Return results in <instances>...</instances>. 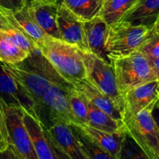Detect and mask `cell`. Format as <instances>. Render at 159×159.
<instances>
[{
	"label": "cell",
	"mask_w": 159,
	"mask_h": 159,
	"mask_svg": "<svg viewBox=\"0 0 159 159\" xmlns=\"http://www.w3.org/2000/svg\"><path fill=\"white\" fill-rule=\"evenodd\" d=\"M70 111L76 125H87L88 107L87 99L73 86L69 93Z\"/></svg>",
	"instance_id": "cell-24"
},
{
	"label": "cell",
	"mask_w": 159,
	"mask_h": 159,
	"mask_svg": "<svg viewBox=\"0 0 159 159\" xmlns=\"http://www.w3.org/2000/svg\"><path fill=\"white\" fill-rule=\"evenodd\" d=\"M137 0H104L99 16L109 26L123 19Z\"/></svg>",
	"instance_id": "cell-21"
},
{
	"label": "cell",
	"mask_w": 159,
	"mask_h": 159,
	"mask_svg": "<svg viewBox=\"0 0 159 159\" xmlns=\"http://www.w3.org/2000/svg\"><path fill=\"white\" fill-rule=\"evenodd\" d=\"M25 1H26V4H27V3L29 2H31V0H25Z\"/></svg>",
	"instance_id": "cell-34"
},
{
	"label": "cell",
	"mask_w": 159,
	"mask_h": 159,
	"mask_svg": "<svg viewBox=\"0 0 159 159\" xmlns=\"http://www.w3.org/2000/svg\"><path fill=\"white\" fill-rule=\"evenodd\" d=\"M151 113H152L153 118H154V121H155L156 124H157V127L159 129V99L154 104Z\"/></svg>",
	"instance_id": "cell-29"
},
{
	"label": "cell",
	"mask_w": 159,
	"mask_h": 159,
	"mask_svg": "<svg viewBox=\"0 0 159 159\" xmlns=\"http://www.w3.org/2000/svg\"><path fill=\"white\" fill-rule=\"evenodd\" d=\"M156 159H159V150L157 151V154H156Z\"/></svg>",
	"instance_id": "cell-33"
},
{
	"label": "cell",
	"mask_w": 159,
	"mask_h": 159,
	"mask_svg": "<svg viewBox=\"0 0 159 159\" xmlns=\"http://www.w3.org/2000/svg\"><path fill=\"white\" fill-rule=\"evenodd\" d=\"M72 125L98 144L104 152L109 154L112 158H121L126 131L110 133L88 125Z\"/></svg>",
	"instance_id": "cell-15"
},
{
	"label": "cell",
	"mask_w": 159,
	"mask_h": 159,
	"mask_svg": "<svg viewBox=\"0 0 159 159\" xmlns=\"http://www.w3.org/2000/svg\"><path fill=\"white\" fill-rule=\"evenodd\" d=\"M80 51L87 72L86 79L123 107V97L118 90L115 71L110 62L90 51Z\"/></svg>",
	"instance_id": "cell-5"
},
{
	"label": "cell",
	"mask_w": 159,
	"mask_h": 159,
	"mask_svg": "<svg viewBox=\"0 0 159 159\" xmlns=\"http://www.w3.org/2000/svg\"><path fill=\"white\" fill-rule=\"evenodd\" d=\"M109 59L122 96L134 87L157 79L151 60L142 51Z\"/></svg>",
	"instance_id": "cell-2"
},
{
	"label": "cell",
	"mask_w": 159,
	"mask_h": 159,
	"mask_svg": "<svg viewBox=\"0 0 159 159\" xmlns=\"http://www.w3.org/2000/svg\"><path fill=\"white\" fill-rule=\"evenodd\" d=\"M0 98L8 107L25 110L41 120L40 110L34 99L12 76L3 69L1 66V63Z\"/></svg>",
	"instance_id": "cell-8"
},
{
	"label": "cell",
	"mask_w": 159,
	"mask_h": 159,
	"mask_svg": "<svg viewBox=\"0 0 159 159\" xmlns=\"http://www.w3.org/2000/svg\"><path fill=\"white\" fill-rule=\"evenodd\" d=\"M60 2L59 0H31L26 4L33 20L48 36L60 39L57 16Z\"/></svg>",
	"instance_id": "cell-14"
},
{
	"label": "cell",
	"mask_w": 159,
	"mask_h": 159,
	"mask_svg": "<svg viewBox=\"0 0 159 159\" xmlns=\"http://www.w3.org/2000/svg\"><path fill=\"white\" fill-rule=\"evenodd\" d=\"M84 21L65 5L60 2L57 16L60 40L77 47L81 51H89Z\"/></svg>",
	"instance_id": "cell-12"
},
{
	"label": "cell",
	"mask_w": 159,
	"mask_h": 159,
	"mask_svg": "<svg viewBox=\"0 0 159 159\" xmlns=\"http://www.w3.org/2000/svg\"><path fill=\"white\" fill-rule=\"evenodd\" d=\"M9 135V148L17 159H37L23 120L22 110L8 107L3 102Z\"/></svg>",
	"instance_id": "cell-6"
},
{
	"label": "cell",
	"mask_w": 159,
	"mask_h": 159,
	"mask_svg": "<svg viewBox=\"0 0 159 159\" xmlns=\"http://www.w3.org/2000/svg\"><path fill=\"white\" fill-rule=\"evenodd\" d=\"M139 51H142L149 58L159 57V34L151 32Z\"/></svg>",
	"instance_id": "cell-26"
},
{
	"label": "cell",
	"mask_w": 159,
	"mask_h": 159,
	"mask_svg": "<svg viewBox=\"0 0 159 159\" xmlns=\"http://www.w3.org/2000/svg\"><path fill=\"white\" fill-rule=\"evenodd\" d=\"M37 47L59 75L66 82L73 85L87 78L81 51L77 47L51 36L37 43Z\"/></svg>",
	"instance_id": "cell-1"
},
{
	"label": "cell",
	"mask_w": 159,
	"mask_h": 159,
	"mask_svg": "<svg viewBox=\"0 0 159 159\" xmlns=\"http://www.w3.org/2000/svg\"><path fill=\"white\" fill-rule=\"evenodd\" d=\"M150 60H151L153 68H154V71H155L156 74H157V79L159 80V57H155V58H150Z\"/></svg>",
	"instance_id": "cell-30"
},
{
	"label": "cell",
	"mask_w": 159,
	"mask_h": 159,
	"mask_svg": "<svg viewBox=\"0 0 159 159\" xmlns=\"http://www.w3.org/2000/svg\"><path fill=\"white\" fill-rule=\"evenodd\" d=\"M83 20H89L99 15L104 0H59Z\"/></svg>",
	"instance_id": "cell-23"
},
{
	"label": "cell",
	"mask_w": 159,
	"mask_h": 159,
	"mask_svg": "<svg viewBox=\"0 0 159 159\" xmlns=\"http://www.w3.org/2000/svg\"><path fill=\"white\" fill-rule=\"evenodd\" d=\"M0 14L4 16L10 26L23 33L36 45L48 36L33 20L28 12L26 5L16 12L0 7Z\"/></svg>",
	"instance_id": "cell-17"
},
{
	"label": "cell",
	"mask_w": 159,
	"mask_h": 159,
	"mask_svg": "<svg viewBox=\"0 0 159 159\" xmlns=\"http://www.w3.org/2000/svg\"><path fill=\"white\" fill-rule=\"evenodd\" d=\"M22 112L23 123L29 134L37 159L65 158L56 149L45 124L28 112L25 110H22Z\"/></svg>",
	"instance_id": "cell-10"
},
{
	"label": "cell",
	"mask_w": 159,
	"mask_h": 159,
	"mask_svg": "<svg viewBox=\"0 0 159 159\" xmlns=\"http://www.w3.org/2000/svg\"><path fill=\"white\" fill-rule=\"evenodd\" d=\"M151 32L152 28L122 20L112 25L105 44L108 57H122L139 51Z\"/></svg>",
	"instance_id": "cell-3"
},
{
	"label": "cell",
	"mask_w": 159,
	"mask_h": 159,
	"mask_svg": "<svg viewBox=\"0 0 159 159\" xmlns=\"http://www.w3.org/2000/svg\"><path fill=\"white\" fill-rule=\"evenodd\" d=\"M155 103L151 104L134 116L123 120L127 134L140 146L148 159H156L159 150V129L151 113Z\"/></svg>",
	"instance_id": "cell-4"
},
{
	"label": "cell",
	"mask_w": 159,
	"mask_h": 159,
	"mask_svg": "<svg viewBox=\"0 0 159 159\" xmlns=\"http://www.w3.org/2000/svg\"><path fill=\"white\" fill-rule=\"evenodd\" d=\"M86 40L89 51L110 62L105 49L109 26L99 16L84 21Z\"/></svg>",
	"instance_id": "cell-18"
},
{
	"label": "cell",
	"mask_w": 159,
	"mask_h": 159,
	"mask_svg": "<svg viewBox=\"0 0 159 159\" xmlns=\"http://www.w3.org/2000/svg\"><path fill=\"white\" fill-rule=\"evenodd\" d=\"M123 119L142 111L159 99V80L136 86L123 94Z\"/></svg>",
	"instance_id": "cell-13"
},
{
	"label": "cell",
	"mask_w": 159,
	"mask_h": 159,
	"mask_svg": "<svg viewBox=\"0 0 159 159\" xmlns=\"http://www.w3.org/2000/svg\"><path fill=\"white\" fill-rule=\"evenodd\" d=\"M0 63L3 69L12 76L34 99L41 114L42 99L48 89L55 82L34 68L32 69L26 67L23 62L17 64Z\"/></svg>",
	"instance_id": "cell-7"
},
{
	"label": "cell",
	"mask_w": 159,
	"mask_h": 159,
	"mask_svg": "<svg viewBox=\"0 0 159 159\" xmlns=\"http://www.w3.org/2000/svg\"><path fill=\"white\" fill-rule=\"evenodd\" d=\"M30 53L16 44L9 37L0 30V62L17 64L23 62L30 56Z\"/></svg>",
	"instance_id": "cell-22"
},
{
	"label": "cell",
	"mask_w": 159,
	"mask_h": 159,
	"mask_svg": "<svg viewBox=\"0 0 159 159\" xmlns=\"http://www.w3.org/2000/svg\"><path fill=\"white\" fill-rule=\"evenodd\" d=\"M9 148V135L2 99L0 98V153Z\"/></svg>",
	"instance_id": "cell-27"
},
{
	"label": "cell",
	"mask_w": 159,
	"mask_h": 159,
	"mask_svg": "<svg viewBox=\"0 0 159 159\" xmlns=\"http://www.w3.org/2000/svg\"><path fill=\"white\" fill-rule=\"evenodd\" d=\"M72 125V124H71ZM75 130H76L79 138L80 145L81 150L84 154L85 159H98V158H112L109 154L104 152L103 149H101L97 144H95L93 141L87 138L85 134L80 131L77 128L74 127Z\"/></svg>",
	"instance_id": "cell-25"
},
{
	"label": "cell",
	"mask_w": 159,
	"mask_h": 159,
	"mask_svg": "<svg viewBox=\"0 0 159 159\" xmlns=\"http://www.w3.org/2000/svg\"><path fill=\"white\" fill-rule=\"evenodd\" d=\"M26 5L25 0H0V7L13 12L20 10Z\"/></svg>",
	"instance_id": "cell-28"
},
{
	"label": "cell",
	"mask_w": 159,
	"mask_h": 159,
	"mask_svg": "<svg viewBox=\"0 0 159 159\" xmlns=\"http://www.w3.org/2000/svg\"><path fill=\"white\" fill-rule=\"evenodd\" d=\"M9 24L4 18V16L0 14V30H5L6 28L9 27Z\"/></svg>",
	"instance_id": "cell-31"
},
{
	"label": "cell",
	"mask_w": 159,
	"mask_h": 159,
	"mask_svg": "<svg viewBox=\"0 0 159 159\" xmlns=\"http://www.w3.org/2000/svg\"><path fill=\"white\" fill-rule=\"evenodd\" d=\"M158 16L159 0H137L121 20L152 28Z\"/></svg>",
	"instance_id": "cell-19"
},
{
	"label": "cell",
	"mask_w": 159,
	"mask_h": 159,
	"mask_svg": "<svg viewBox=\"0 0 159 159\" xmlns=\"http://www.w3.org/2000/svg\"><path fill=\"white\" fill-rule=\"evenodd\" d=\"M90 103L118 120L123 121V107L112 98L94 86L87 79L73 85Z\"/></svg>",
	"instance_id": "cell-16"
},
{
	"label": "cell",
	"mask_w": 159,
	"mask_h": 159,
	"mask_svg": "<svg viewBox=\"0 0 159 159\" xmlns=\"http://www.w3.org/2000/svg\"><path fill=\"white\" fill-rule=\"evenodd\" d=\"M152 32L155 34H159V16H157L155 23L152 26Z\"/></svg>",
	"instance_id": "cell-32"
},
{
	"label": "cell",
	"mask_w": 159,
	"mask_h": 159,
	"mask_svg": "<svg viewBox=\"0 0 159 159\" xmlns=\"http://www.w3.org/2000/svg\"><path fill=\"white\" fill-rule=\"evenodd\" d=\"M73 88L70 83H53L42 99V109H46L50 122L62 120L67 124H75V120L70 111L69 93Z\"/></svg>",
	"instance_id": "cell-9"
},
{
	"label": "cell",
	"mask_w": 159,
	"mask_h": 159,
	"mask_svg": "<svg viewBox=\"0 0 159 159\" xmlns=\"http://www.w3.org/2000/svg\"><path fill=\"white\" fill-rule=\"evenodd\" d=\"M87 101L88 107V124L87 125L104 131L114 132L126 131L123 121L118 120L109 116L105 112L94 106Z\"/></svg>",
	"instance_id": "cell-20"
},
{
	"label": "cell",
	"mask_w": 159,
	"mask_h": 159,
	"mask_svg": "<svg viewBox=\"0 0 159 159\" xmlns=\"http://www.w3.org/2000/svg\"><path fill=\"white\" fill-rule=\"evenodd\" d=\"M48 132L56 149L65 158L85 159L76 130L70 124L62 120H53Z\"/></svg>",
	"instance_id": "cell-11"
}]
</instances>
